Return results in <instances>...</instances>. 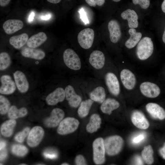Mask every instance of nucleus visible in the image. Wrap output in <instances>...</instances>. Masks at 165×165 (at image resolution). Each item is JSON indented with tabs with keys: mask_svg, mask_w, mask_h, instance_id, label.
<instances>
[{
	"mask_svg": "<svg viewBox=\"0 0 165 165\" xmlns=\"http://www.w3.org/2000/svg\"><path fill=\"white\" fill-rule=\"evenodd\" d=\"M153 50V44L151 39L145 37L140 40L137 44L136 54L140 60L144 61L152 55Z\"/></svg>",
	"mask_w": 165,
	"mask_h": 165,
	"instance_id": "obj_1",
	"label": "nucleus"
},
{
	"mask_svg": "<svg viewBox=\"0 0 165 165\" xmlns=\"http://www.w3.org/2000/svg\"><path fill=\"white\" fill-rule=\"evenodd\" d=\"M123 143V139L120 136L115 135L108 137L104 141L105 152L109 156L116 155L121 150Z\"/></svg>",
	"mask_w": 165,
	"mask_h": 165,
	"instance_id": "obj_2",
	"label": "nucleus"
},
{
	"mask_svg": "<svg viewBox=\"0 0 165 165\" xmlns=\"http://www.w3.org/2000/svg\"><path fill=\"white\" fill-rule=\"evenodd\" d=\"M64 61L66 65L74 70H79L81 67L80 59L76 53L73 50H65L63 54Z\"/></svg>",
	"mask_w": 165,
	"mask_h": 165,
	"instance_id": "obj_3",
	"label": "nucleus"
},
{
	"mask_svg": "<svg viewBox=\"0 0 165 165\" xmlns=\"http://www.w3.org/2000/svg\"><path fill=\"white\" fill-rule=\"evenodd\" d=\"M79 123V121L75 118H66L60 123L57 129V132L62 135L72 133L77 129Z\"/></svg>",
	"mask_w": 165,
	"mask_h": 165,
	"instance_id": "obj_4",
	"label": "nucleus"
},
{
	"mask_svg": "<svg viewBox=\"0 0 165 165\" xmlns=\"http://www.w3.org/2000/svg\"><path fill=\"white\" fill-rule=\"evenodd\" d=\"M94 30L87 28L81 31L78 34L77 39L80 46L85 49H88L92 46L94 39Z\"/></svg>",
	"mask_w": 165,
	"mask_h": 165,
	"instance_id": "obj_5",
	"label": "nucleus"
},
{
	"mask_svg": "<svg viewBox=\"0 0 165 165\" xmlns=\"http://www.w3.org/2000/svg\"><path fill=\"white\" fill-rule=\"evenodd\" d=\"M93 159L95 163L101 164L105 161V149L104 140L101 138L96 139L93 144Z\"/></svg>",
	"mask_w": 165,
	"mask_h": 165,
	"instance_id": "obj_6",
	"label": "nucleus"
},
{
	"mask_svg": "<svg viewBox=\"0 0 165 165\" xmlns=\"http://www.w3.org/2000/svg\"><path fill=\"white\" fill-rule=\"evenodd\" d=\"M139 89L142 95L149 98L156 97L161 92L160 88L157 84L149 81L141 83L140 85Z\"/></svg>",
	"mask_w": 165,
	"mask_h": 165,
	"instance_id": "obj_7",
	"label": "nucleus"
},
{
	"mask_svg": "<svg viewBox=\"0 0 165 165\" xmlns=\"http://www.w3.org/2000/svg\"><path fill=\"white\" fill-rule=\"evenodd\" d=\"M121 82L124 88L129 90L134 89L137 83V79L134 74L130 70L124 68L120 73Z\"/></svg>",
	"mask_w": 165,
	"mask_h": 165,
	"instance_id": "obj_8",
	"label": "nucleus"
},
{
	"mask_svg": "<svg viewBox=\"0 0 165 165\" xmlns=\"http://www.w3.org/2000/svg\"><path fill=\"white\" fill-rule=\"evenodd\" d=\"M44 134V130L41 127H34L31 130L28 134L27 139L28 145L31 147L37 146L41 142Z\"/></svg>",
	"mask_w": 165,
	"mask_h": 165,
	"instance_id": "obj_9",
	"label": "nucleus"
},
{
	"mask_svg": "<svg viewBox=\"0 0 165 165\" xmlns=\"http://www.w3.org/2000/svg\"><path fill=\"white\" fill-rule=\"evenodd\" d=\"M105 81L109 92L115 96L120 92V86L119 80L116 75L112 72L107 73L105 76Z\"/></svg>",
	"mask_w": 165,
	"mask_h": 165,
	"instance_id": "obj_10",
	"label": "nucleus"
},
{
	"mask_svg": "<svg viewBox=\"0 0 165 165\" xmlns=\"http://www.w3.org/2000/svg\"><path fill=\"white\" fill-rule=\"evenodd\" d=\"M64 116V112L62 109L54 108L52 111L50 116L45 120V125L49 127H55L60 124Z\"/></svg>",
	"mask_w": 165,
	"mask_h": 165,
	"instance_id": "obj_11",
	"label": "nucleus"
},
{
	"mask_svg": "<svg viewBox=\"0 0 165 165\" xmlns=\"http://www.w3.org/2000/svg\"><path fill=\"white\" fill-rule=\"evenodd\" d=\"M1 85L0 93L2 94H9L13 93L16 89V85L11 77L8 75H3L0 78Z\"/></svg>",
	"mask_w": 165,
	"mask_h": 165,
	"instance_id": "obj_12",
	"label": "nucleus"
},
{
	"mask_svg": "<svg viewBox=\"0 0 165 165\" xmlns=\"http://www.w3.org/2000/svg\"><path fill=\"white\" fill-rule=\"evenodd\" d=\"M90 65L96 69H101L104 66L105 57L103 53L101 51L95 50L90 54L89 58Z\"/></svg>",
	"mask_w": 165,
	"mask_h": 165,
	"instance_id": "obj_13",
	"label": "nucleus"
},
{
	"mask_svg": "<svg viewBox=\"0 0 165 165\" xmlns=\"http://www.w3.org/2000/svg\"><path fill=\"white\" fill-rule=\"evenodd\" d=\"M65 97V90L62 87H59L49 94L46 97V100L49 105H55L59 102L63 101Z\"/></svg>",
	"mask_w": 165,
	"mask_h": 165,
	"instance_id": "obj_14",
	"label": "nucleus"
},
{
	"mask_svg": "<svg viewBox=\"0 0 165 165\" xmlns=\"http://www.w3.org/2000/svg\"><path fill=\"white\" fill-rule=\"evenodd\" d=\"M64 90L65 97L69 105L73 108L78 107L81 103V97L76 94L73 87L70 85L67 86Z\"/></svg>",
	"mask_w": 165,
	"mask_h": 165,
	"instance_id": "obj_15",
	"label": "nucleus"
},
{
	"mask_svg": "<svg viewBox=\"0 0 165 165\" xmlns=\"http://www.w3.org/2000/svg\"><path fill=\"white\" fill-rule=\"evenodd\" d=\"M15 82L19 91L21 93H25L29 89V84L24 73L20 71H16L13 74Z\"/></svg>",
	"mask_w": 165,
	"mask_h": 165,
	"instance_id": "obj_16",
	"label": "nucleus"
},
{
	"mask_svg": "<svg viewBox=\"0 0 165 165\" xmlns=\"http://www.w3.org/2000/svg\"><path fill=\"white\" fill-rule=\"evenodd\" d=\"M108 28L109 32V37L113 43L117 42L121 36V32L118 22L115 20H112L108 23Z\"/></svg>",
	"mask_w": 165,
	"mask_h": 165,
	"instance_id": "obj_17",
	"label": "nucleus"
},
{
	"mask_svg": "<svg viewBox=\"0 0 165 165\" xmlns=\"http://www.w3.org/2000/svg\"><path fill=\"white\" fill-rule=\"evenodd\" d=\"M23 22L17 19H9L6 21L3 24L5 32L8 35L12 34L22 28Z\"/></svg>",
	"mask_w": 165,
	"mask_h": 165,
	"instance_id": "obj_18",
	"label": "nucleus"
},
{
	"mask_svg": "<svg viewBox=\"0 0 165 165\" xmlns=\"http://www.w3.org/2000/svg\"><path fill=\"white\" fill-rule=\"evenodd\" d=\"M146 109L154 118L163 120L165 118V110L158 104L154 103H149L146 105Z\"/></svg>",
	"mask_w": 165,
	"mask_h": 165,
	"instance_id": "obj_19",
	"label": "nucleus"
},
{
	"mask_svg": "<svg viewBox=\"0 0 165 165\" xmlns=\"http://www.w3.org/2000/svg\"><path fill=\"white\" fill-rule=\"evenodd\" d=\"M131 121L137 128L141 129H147L149 127V123L144 115L139 111L134 112L131 115Z\"/></svg>",
	"mask_w": 165,
	"mask_h": 165,
	"instance_id": "obj_20",
	"label": "nucleus"
},
{
	"mask_svg": "<svg viewBox=\"0 0 165 165\" xmlns=\"http://www.w3.org/2000/svg\"><path fill=\"white\" fill-rule=\"evenodd\" d=\"M21 53L25 57L38 60L43 59L45 56V53L43 50L29 47L23 49Z\"/></svg>",
	"mask_w": 165,
	"mask_h": 165,
	"instance_id": "obj_21",
	"label": "nucleus"
},
{
	"mask_svg": "<svg viewBox=\"0 0 165 165\" xmlns=\"http://www.w3.org/2000/svg\"><path fill=\"white\" fill-rule=\"evenodd\" d=\"M122 18L128 21L129 27L130 28H135L138 27V17L137 13L133 10L128 9L123 11L121 15Z\"/></svg>",
	"mask_w": 165,
	"mask_h": 165,
	"instance_id": "obj_22",
	"label": "nucleus"
},
{
	"mask_svg": "<svg viewBox=\"0 0 165 165\" xmlns=\"http://www.w3.org/2000/svg\"><path fill=\"white\" fill-rule=\"evenodd\" d=\"M47 38V35L45 33L39 32L29 38L27 42V45L28 47L36 48L44 43Z\"/></svg>",
	"mask_w": 165,
	"mask_h": 165,
	"instance_id": "obj_23",
	"label": "nucleus"
},
{
	"mask_svg": "<svg viewBox=\"0 0 165 165\" xmlns=\"http://www.w3.org/2000/svg\"><path fill=\"white\" fill-rule=\"evenodd\" d=\"M119 106V102L116 100L108 98L102 103L101 109L103 113L110 115L112 111L117 109Z\"/></svg>",
	"mask_w": 165,
	"mask_h": 165,
	"instance_id": "obj_24",
	"label": "nucleus"
},
{
	"mask_svg": "<svg viewBox=\"0 0 165 165\" xmlns=\"http://www.w3.org/2000/svg\"><path fill=\"white\" fill-rule=\"evenodd\" d=\"M130 36L129 38L125 43L126 47L130 49L134 47L140 40L142 34L139 32H137L134 28H130L129 30Z\"/></svg>",
	"mask_w": 165,
	"mask_h": 165,
	"instance_id": "obj_25",
	"label": "nucleus"
},
{
	"mask_svg": "<svg viewBox=\"0 0 165 165\" xmlns=\"http://www.w3.org/2000/svg\"><path fill=\"white\" fill-rule=\"evenodd\" d=\"M28 39V36L26 33H22L11 37L9 40V43L14 48L20 49L27 43Z\"/></svg>",
	"mask_w": 165,
	"mask_h": 165,
	"instance_id": "obj_26",
	"label": "nucleus"
},
{
	"mask_svg": "<svg viewBox=\"0 0 165 165\" xmlns=\"http://www.w3.org/2000/svg\"><path fill=\"white\" fill-rule=\"evenodd\" d=\"M16 124L14 119H11L3 123L0 127V132L2 135L5 137L11 136Z\"/></svg>",
	"mask_w": 165,
	"mask_h": 165,
	"instance_id": "obj_27",
	"label": "nucleus"
},
{
	"mask_svg": "<svg viewBox=\"0 0 165 165\" xmlns=\"http://www.w3.org/2000/svg\"><path fill=\"white\" fill-rule=\"evenodd\" d=\"M90 99L93 101L102 103L106 97L105 89L101 86H97L90 93Z\"/></svg>",
	"mask_w": 165,
	"mask_h": 165,
	"instance_id": "obj_28",
	"label": "nucleus"
},
{
	"mask_svg": "<svg viewBox=\"0 0 165 165\" xmlns=\"http://www.w3.org/2000/svg\"><path fill=\"white\" fill-rule=\"evenodd\" d=\"M101 123V119L97 114H94L90 117L89 122L87 125L86 130L90 133L96 131L100 128Z\"/></svg>",
	"mask_w": 165,
	"mask_h": 165,
	"instance_id": "obj_29",
	"label": "nucleus"
},
{
	"mask_svg": "<svg viewBox=\"0 0 165 165\" xmlns=\"http://www.w3.org/2000/svg\"><path fill=\"white\" fill-rule=\"evenodd\" d=\"M28 113V110L25 107L18 109L16 106L12 105L8 112V116L10 119H15L24 117Z\"/></svg>",
	"mask_w": 165,
	"mask_h": 165,
	"instance_id": "obj_30",
	"label": "nucleus"
},
{
	"mask_svg": "<svg viewBox=\"0 0 165 165\" xmlns=\"http://www.w3.org/2000/svg\"><path fill=\"white\" fill-rule=\"evenodd\" d=\"M93 103L94 101L91 99H87L82 102L78 110L79 116L81 118L86 116Z\"/></svg>",
	"mask_w": 165,
	"mask_h": 165,
	"instance_id": "obj_31",
	"label": "nucleus"
},
{
	"mask_svg": "<svg viewBox=\"0 0 165 165\" xmlns=\"http://www.w3.org/2000/svg\"><path fill=\"white\" fill-rule=\"evenodd\" d=\"M153 149L150 145L145 146L142 151V157L145 162L148 164H151L153 162Z\"/></svg>",
	"mask_w": 165,
	"mask_h": 165,
	"instance_id": "obj_32",
	"label": "nucleus"
},
{
	"mask_svg": "<svg viewBox=\"0 0 165 165\" xmlns=\"http://www.w3.org/2000/svg\"><path fill=\"white\" fill-rule=\"evenodd\" d=\"M11 64V59L9 54L6 52H2L0 54V70H5L9 67Z\"/></svg>",
	"mask_w": 165,
	"mask_h": 165,
	"instance_id": "obj_33",
	"label": "nucleus"
},
{
	"mask_svg": "<svg viewBox=\"0 0 165 165\" xmlns=\"http://www.w3.org/2000/svg\"><path fill=\"white\" fill-rule=\"evenodd\" d=\"M11 151L14 155L18 156H25L28 152V149L25 146L19 144L13 145L11 148Z\"/></svg>",
	"mask_w": 165,
	"mask_h": 165,
	"instance_id": "obj_34",
	"label": "nucleus"
},
{
	"mask_svg": "<svg viewBox=\"0 0 165 165\" xmlns=\"http://www.w3.org/2000/svg\"><path fill=\"white\" fill-rule=\"evenodd\" d=\"M10 107V103L9 100L5 97L0 95V113L5 115L8 112Z\"/></svg>",
	"mask_w": 165,
	"mask_h": 165,
	"instance_id": "obj_35",
	"label": "nucleus"
},
{
	"mask_svg": "<svg viewBox=\"0 0 165 165\" xmlns=\"http://www.w3.org/2000/svg\"><path fill=\"white\" fill-rule=\"evenodd\" d=\"M30 130L29 127L25 128L21 131L17 133L14 137L15 140L19 143L23 142Z\"/></svg>",
	"mask_w": 165,
	"mask_h": 165,
	"instance_id": "obj_36",
	"label": "nucleus"
},
{
	"mask_svg": "<svg viewBox=\"0 0 165 165\" xmlns=\"http://www.w3.org/2000/svg\"><path fill=\"white\" fill-rule=\"evenodd\" d=\"M134 5L138 4L143 9H146L149 6L150 4V0H132Z\"/></svg>",
	"mask_w": 165,
	"mask_h": 165,
	"instance_id": "obj_37",
	"label": "nucleus"
},
{
	"mask_svg": "<svg viewBox=\"0 0 165 165\" xmlns=\"http://www.w3.org/2000/svg\"><path fill=\"white\" fill-rule=\"evenodd\" d=\"M145 134L141 133L134 137L132 140V143L134 144H138L141 142L145 138Z\"/></svg>",
	"mask_w": 165,
	"mask_h": 165,
	"instance_id": "obj_38",
	"label": "nucleus"
},
{
	"mask_svg": "<svg viewBox=\"0 0 165 165\" xmlns=\"http://www.w3.org/2000/svg\"><path fill=\"white\" fill-rule=\"evenodd\" d=\"M86 3L89 6L95 7L96 5L101 6L105 2V0H85Z\"/></svg>",
	"mask_w": 165,
	"mask_h": 165,
	"instance_id": "obj_39",
	"label": "nucleus"
},
{
	"mask_svg": "<svg viewBox=\"0 0 165 165\" xmlns=\"http://www.w3.org/2000/svg\"><path fill=\"white\" fill-rule=\"evenodd\" d=\"M80 15V18L82 21L86 24L89 23V22L87 15L86 13L83 8H81L78 11Z\"/></svg>",
	"mask_w": 165,
	"mask_h": 165,
	"instance_id": "obj_40",
	"label": "nucleus"
},
{
	"mask_svg": "<svg viewBox=\"0 0 165 165\" xmlns=\"http://www.w3.org/2000/svg\"><path fill=\"white\" fill-rule=\"evenodd\" d=\"M75 163L77 165H86L85 160L84 157L80 155L77 156L75 159Z\"/></svg>",
	"mask_w": 165,
	"mask_h": 165,
	"instance_id": "obj_41",
	"label": "nucleus"
},
{
	"mask_svg": "<svg viewBox=\"0 0 165 165\" xmlns=\"http://www.w3.org/2000/svg\"><path fill=\"white\" fill-rule=\"evenodd\" d=\"M44 157L48 159H53L57 158V154L54 152H45L43 153Z\"/></svg>",
	"mask_w": 165,
	"mask_h": 165,
	"instance_id": "obj_42",
	"label": "nucleus"
},
{
	"mask_svg": "<svg viewBox=\"0 0 165 165\" xmlns=\"http://www.w3.org/2000/svg\"><path fill=\"white\" fill-rule=\"evenodd\" d=\"M7 156V152L6 149L4 148L0 150V160H2L5 159Z\"/></svg>",
	"mask_w": 165,
	"mask_h": 165,
	"instance_id": "obj_43",
	"label": "nucleus"
},
{
	"mask_svg": "<svg viewBox=\"0 0 165 165\" xmlns=\"http://www.w3.org/2000/svg\"><path fill=\"white\" fill-rule=\"evenodd\" d=\"M159 153L163 158L165 160V143L163 147L160 149Z\"/></svg>",
	"mask_w": 165,
	"mask_h": 165,
	"instance_id": "obj_44",
	"label": "nucleus"
},
{
	"mask_svg": "<svg viewBox=\"0 0 165 165\" xmlns=\"http://www.w3.org/2000/svg\"><path fill=\"white\" fill-rule=\"evenodd\" d=\"M135 163L137 165L143 164L141 158L138 156H136L135 157Z\"/></svg>",
	"mask_w": 165,
	"mask_h": 165,
	"instance_id": "obj_45",
	"label": "nucleus"
},
{
	"mask_svg": "<svg viewBox=\"0 0 165 165\" xmlns=\"http://www.w3.org/2000/svg\"><path fill=\"white\" fill-rule=\"evenodd\" d=\"M11 0H0V5L4 7L7 6L10 2Z\"/></svg>",
	"mask_w": 165,
	"mask_h": 165,
	"instance_id": "obj_46",
	"label": "nucleus"
},
{
	"mask_svg": "<svg viewBox=\"0 0 165 165\" xmlns=\"http://www.w3.org/2000/svg\"><path fill=\"white\" fill-rule=\"evenodd\" d=\"M6 145V143L4 141H1L0 143V150L4 148Z\"/></svg>",
	"mask_w": 165,
	"mask_h": 165,
	"instance_id": "obj_47",
	"label": "nucleus"
},
{
	"mask_svg": "<svg viewBox=\"0 0 165 165\" xmlns=\"http://www.w3.org/2000/svg\"><path fill=\"white\" fill-rule=\"evenodd\" d=\"M35 16V13L33 12H32L29 15L28 17V21L29 22H31L32 21Z\"/></svg>",
	"mask_w": 165,
	"mask_h": 165,
	"instance_id": "obj_48",
	"label": "nucleus"
},
{
	"mask_svg": "<svg viewBox=\"0 0 165 165\" xmlns=\"http://www.w3.org/2000/svg\"><path fill=\"white\" fill-rule=\"evenodd\" d=\"M51 16L50 14H47L45 16H41V19L43 20H47L49 19L50 18Z\"/></svg>",
	"mask_w": 165,
	"mask_h": 165,
	"instance_id": "obj_49",
	"label": "nucleus"
},
{
	"mask_svg": "<svg viewBox=\"0 0 165 165\" xmlns=\"http://www.w3.org/2000/svg\"><path fill=\"white\" fill-rule=\"evenodd\" d=\"M47 1L51 3L57 4L59 3L61 0H47Z\"/></svg>",
	"mask_w": 165,
	"mask_h": 165,
	"instance_id": "obj_50",
	"label": "nucleus"
},
{
	"mask_svg": "<svg viewBox=\"0 0 165 165\" xmlns=\"http://www.w3.org/2000/svg\"><path fill=\"white\" fill-rule=\"evenodd\" d=\"M161 9L162 11L165 13V0H164L162 3Z\"/></svg>",
	"mask_w": 165,
	"mask_h": 165,
	"instance_id": "obj_51",
	"label": "nucleus"
},
{
	"mask_svg": "<svg viewBox=\"0 0 165 165\" xmlns=\"http://www.w3.org/2000/svg\"><path fill=\"white\" fill-rule=\"evenodd\" d=\"M162 39L163 42L165 43V29L163 34Z\"/></svg>",
	"mask_w": 165,
	"mask_h": 165,
	"instance_id": "obj_52",
	"label": "nucleus"
},
{
	"mask_svg": "<svg viewBox=\"0 0 165 165\" xmlns=\"http://www.w3.org/2000/svg\"><path fill=\"white\" fill-rule=\"evenodd\" d=\"M61 165H69V164L68 163H62L61 164Z\"/></svg>",
	"mask_w": 165,
	"mask_h": 165,
	"instance_id": "obj_53",
	"label": "nucleus"
},
{
	"mask_svg": "<svg viewBox=\"0 0 165 165\" xmlns=\"http://www.w3.org/2000/svg\"><path fill=\"white\" fill-rule=\"evenodd\" d=\"M113 1L115 2H119L121 0H112Z\"/></svg>",
	"mask_w": 165,
	"mask_h": 165,
	"instance_id": "obj_54",
	"label": "nucleus"
},
{
	"mask_svg": "<svg viewBox=\"0 0 165 165\" xmlns=\"http://www.w3.org/2000/svg\"><path fill=\"white\" fill-rule=\"evenodd\" d=\"M20 165H27L26 164H25V163H22V164H20Z\"/></svg>",
	"mask_w": 165,
	"mask_h": 165,
	"instance_id": "obj_55",
	"label": "nucleus"
},
{
	"mask_svg": "<svg viewBox=\"0 0 165 165\" xmlns=\"http://www.w3.org/2000/svg\"></svg>",
	"mask_w": 165,
	"mask_h": 165,
	"instance_id": "obj_56",
	"label": "nucleus"
}]
</instances>
